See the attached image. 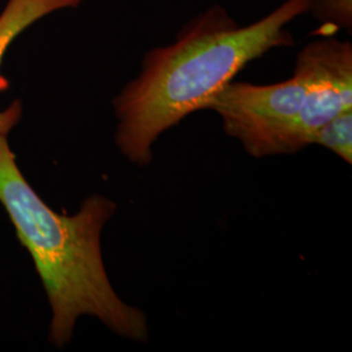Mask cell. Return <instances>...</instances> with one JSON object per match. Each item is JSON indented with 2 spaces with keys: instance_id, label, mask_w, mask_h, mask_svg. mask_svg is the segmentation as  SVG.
<instances>
[{
  "instance_id": "6da1fadb",
  "label": "cell",
  "mask_w": 352,
  "mask_h": 352,
  "mask_svg": "<svg viewBox=\"0 0 352 352\" xmlns=\"http://www.w3.org/2000/svg\"><path fill=\"white\" fill-rule=\"evenodd\" d=\"M308 12V0H285L245 26L219 4L199 13L173 43L148 51L139 76L113 98L116 148L131 164H151L153 145L166 131L206 110L245 65L273 49L292 46L287 28Z\"/></svg>"
},
{
  "instance_id": "7a4b0ae2",
  "label": "cell",
  "mask_w": 352,
  "mask_h": 352,
  "mask_svg": "<svg viewBox=\"0 0 352 352\" xmlns=\"http://www.w3.org/2000/svg\"><path fill=\"white\" fill-rule=\"evenodd\" d=\"M8 138H0V205L29 252L50 305L49 342L64 349L82 316L116 336L148 342V317L113 287L102 257V231L118 205L100 193L72 215L51 209L20 170Z\"/></svg>"
},
{
  "instance_id": "3957f363",
  "label": "cell",
  "mask_w": 352,
  "mask_h": 352,
  "mask_svg": "<svg viewBox=\"0 0 352 352\" xmlns=\"http://www.w3.org/2000/svg\"><path fill=\"white\" fill-rule=\"evenodd\" d=\"M305 80L294 68L289 80L256 85L231 81L206 110L218 113L223 129L254 158L289 154V138L302 110Z\"/></svg>"
},
{
  "instance_id": "277c9868",
  "label": "cell",
  "mask_w": 352,
  "mask_h": 352,
  "mask_svg": "<svg viewBox=\"0 0 352 352\" xmlns=\"http://www.w3.org/2000/svg\"><path fill=\"white\" fill-rule=\"evenodd\" d=\"M295 68L305 80L302 110L289 138V154L311 145L318 128L352 110V43L322 36L298 52Z\"/></svg>"
},
{
  "instance_id": "5b68a950",
  "label": "cell",
  "mask_w": 352,
  "mask_h": 352,
  "mask_svg": "<svg viewBox=\"0 0 352 352\" xmlns=\"http://www.w3.org/2000/svg\"><path fill=\"white\" fill-rule=\"evenodd\" d=\"M84 0H8L0 13V64L14 38L26 28L50 13L77 8ZM23 102L16 100L6 110H0V138H8L23 118Z\"/></svg>"
},
{
  "instance_id": "8992f818",
  "label": "cell",
  "mask_w": 352,
  "mask_h": 352,
  "mask_svg": "<svg viewBox=\"0 0 352 352\" xmlns=\"http://www.w3.org/2000/svg\"><path fill=\"white\" fill-rule=\"evenodd\" d=\"M317 144L336 153L349 164H352V110H346L327 124L318 128L312 136L311 145Z\"/></svg>"
},
{
  "instance_id": "52a82bcc",
  "label": "cell",
  "mask_w": 352,
  "mask_h": 352,
  "mask_svg": "<svg viewBox=\"0 0 352 352\" xmlns=\"http://www.w3.org/2000/svg\"><path fill=\"white\" fill-rule=\"evenodd\" d=\"M309 12L324 30L321 36H334L336 32L352 30V0H308Z\"/></svg>"
}]
</instances>
